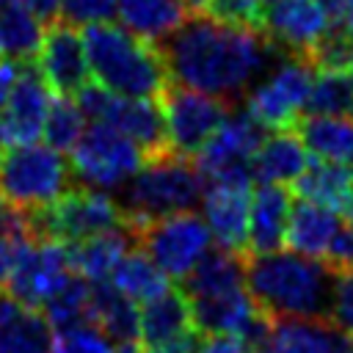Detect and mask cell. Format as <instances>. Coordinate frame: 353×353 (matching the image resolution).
I'll use <instances>...</instances> for the list:
<instances>
[{
  "label": "cell",
  "instance_id": "6da1fadb",
  "mask_svg": "<svg viewBox=\"0 0 353 353\" xmlns=\"http://www.w3.org/2000/svg\"><path fill=\"white\" fill-rule=\"evenodd\" d=\"M276 44L254 30L223 25L207 14H193L163 44V61L174 85L234 102L265 72Z\"/></svg>",
  "mask_w": 353,
  "mask_h": 353
},
{
  "label": "cell",
  "instance_id": "7a4b0ae2",
  "mask_svg": "<svg viewBox=\"0 0 353 353\" xmlns=\"http://www.w3.org/2000/svg\"><path fill=\"white\" fill-rule=\"evenodd\" d=\"M336 273L295 251L245 256V290L270 320H328Z\"/></svg>",
  "mask_w": 353,
  "mask_h": 353
},
{
  "label": "cell",
  "instance_id": "3957f363",
  "mask_svg": "<svg viewBox=\"0 0 353 353\" xmlns=\"http://www.w3.org/2000/svg\"><path fill=\"white\" fill-rule=\"evenodd\" d=\"M88 69L105 91L130 99H160L171 85L157 44L132 36L121 25H91L83 33Z\"/></svg>",
  "mask_w": 353,
  "mask_h": 353
},
{
  "label": "cell",
  "instance_id": "277c9868",
  "mask_svg": "<svg viewBox=\"0 0 353 353\" xmlns=\"http://www.w3.org/2000/svg\"><path fill=\"white\" fill-rule=\"evenodd\" d=\"M204 199V179L193 160L179 157L174 152L146 160L143 168L124 185L121 190V212L124 226L138 234L146 223L193 212V207Z\"/></svg>",
  "mask_w": 353,
  "mask_h": 353
},
{
  "label": "cell",
  "instance_id": "5b68a950",
  "mask_svg": "<svg viewBox=\"0 0 353 353\" xmlns=\"http://www.w3.org/2000/svg\"><path fill=\"white\" fill-rule=\"evenodd\" d=\"M72 185V168L50 146H11L0 157V199L22 215L55 204Z\"/></svg>",
  "mask_w": 353,
  "mask_h": 353
},
{
  "label": "cell",
  "instance_id": "8992f818",
  "mask_svg": "<svg viewBox=\"0 0 353 353\" xmlns=\"http://www.w3.org/2000/svg\"><path fill=\"white\" fill-rule=\"evenodd\" d=\"M25 218L33 240H52L63 245H74L88 237L124 229L121 204L113 201L108 193L85 185L69 188L55 204L28 212Z\"/></svg>",
  "mask_w": 353,
  "mask_h": 353
},
{
  "label": "cell",
  "instance_id": "52a82bcc",
  "mask_svg": "<svg viewBox=\"0 0 353 353\" xmlns=\"http://www.w3.org/2000/svg\"><path fill=\"white\" fill-rule=\"evenodd\" d=\"M77 108L94 124H108L121 135H127L146 154V160H154L171 152L160 99L116 97L102 85L88 83L77 97Z\"/></svg>",
  "mask_w": 353,
  "mask_h": 353
},
{
  "label": "cell",
  "instance_id": "ba28073f",
  "mask_svg": "<svg viewBox=\"0 0 353 353\" xmlns=\"http://www.w3.org/2000/svg\"><path fill=\"white\" fill-rule=\"evenodd\" d=\"M262 141V127L245 110H234L193 163L210 188H251L254 154Z\"/></svg>",
  "mask_w": 353,
  "mask_h": 353
},
{
  "label": "cell",
  "instance_id": "9c48e42d",
  "mask_svg": "<svg viewBox=\"0 0 353 353\" xmlns=\"http://www.w3.org/2000/svg\"><path fill=\"white\" fill-rule=\"evenodd\" d=\"M143 163L146 154L127 135L108 124H91L72 149V171L85 188L94 190H124Z\"/></svg>",
  "mask_w": 353,
  "mask_h": 353
},
{
  "label": "cell",
  "instance_id": "30bf717a",
  "mask_svg": "<svg viewBox=\"0 0 353 353\" xmlns=\"http://www.w3.org/2000/svg\"><path fill=\"white\" fill-rule=\"evenodd\" d=\"M314 63L298 55L284 58L265 80H259L245 97V113L268 130H295L301 119V108H306L312 83H314Z\"/></svg>",
  "mask_w": 353,
  "mask_h": 353
},
{
  "label": "cell",
  "instance_id": "8fae6325",
  "mask_svg": "<svg viewBox=\"0 0 353 353\" xmlns=\"http://www.w3.org/2000/svg\"><path fill=\"white\" fill-rule=\"evenodd\" d=\"M210 240L212 234L196 212H179L152 221L135 234L141 251L168 279H179V281H185L193 273V268L207 256Z\"/></svg>",
  "mask_w": 353,
  "mask_h": 353
},
{
  "label": "cell",
  "instance_id": "7c38bea8",
  "mask_svg": "<svg viewBox=\"0 0 353 353\" xmlns=\"http://www.w3.org/2000/svg\"><path fill=\"white\" fill-rule=\"evenodd\" d=\"M160 108L165 116V132H168L171 152L188 160L199 157V152L210 143V138L221 130V124L232 113L229 102L174 85V83L160 97Z\"/></svg>",
  "mask_w": 353,
  "mask_h": 353
},
{
  "label": "cell",
  "instance_id": "4fadbf2b",
  "mask_svg": "<svg viewBox=\"0 0 353 353\" xmlns=\"http://www.w3.org/2000/svg\"><path fill=\"white\" fill-rule=\"evenodd\" d=\"M50 105H52L50 88L41 80L39 69L17 66L14 83L0 108V143H8V146L33 143L44 130Z\"/></svg>",
  "mask_w": 353,
  "mask_h": 353
},
{
  "label": "cell",
  "instance_id": "5bb4252c",
  "mask_svg": "<svg viewBox=\"0 0 353 353\" xmlns=\"http://www.w3.org/2000/svg\"><path fill=\"white\" fill-rule=\"evenodd\" d=\"M39 74L47 83V88L55 91L61 99L80 97V91L88 85L91 69L83 36L63 19L44 30L39 50Z\"/></svg>",
  "mask_w": 353,
  "mask_h": 353
},
{
  "label": "cell",
  "instance_id": "9a60e30c",
  "mask_svg": "<svg viewBox=\"0 0 353 353\" xmlns=\"http://www.w3.org/2000/svg\"><path fill=\"white\" fill-rule=\"evenodd\" d=\"M72 276L69 248L52 240H33L22 254L14 276L8 279L6 290L19 303L36 309L50 301V295Z\"/></svg>",
  "mask_w": 353,
  "mask_h": 353
},
{
  "label": "cell",
  "instance_id": "2e32d148",
  "mask_svg": "<svg viewBox=\"0 0 353 353\" xmlns=\"http://www.w3.org/2000/svg\"><path fill=\"white\" fill-rule=\"evenodd\" d=\"M328 33V17L317 0H273L265 11V36L290 55L312 61Z\"/></svg>",
  "mask_w": 353,
  "mask_h": 353
},
{
  "label": "cell",
  "instance_id": "e0dca14e",
  "mask_svg": "<svg viewBox=\"0 0 353 353\" xmlns=\"http://www.w3.org/2000/svg\"><path fill=\"white\" fill-rule=\"evenodd\" d=\"M201 212L218 248L248 256L251 188H207L201 199Z\"/></svg>",
  "mask_w": 353,
  "mask_h": 353
},
{
  "label": "cell",
  "instance_id": "ac0fdd59",
  "mask_svg": "<svg viewBox=\"0 0 353 353\" xmlns=\"http://www.w3.org/2000/svg\"><path fill=\"white\" fill-rule=\"evenodd\" d=\"M292 196L281 185H259L251 193L248 215V256L281 251L287 237V221L292 210Z\"/></svg>",
  "mask_w": 353,
  "mask_h": 353
},
{
  "label": "cell",
  "instance_id": "d6986e66",
  "mask_svg": "<svg viewBox=\"0 0 353 353\" xmlns=\"http://www.w3.org/2000/svg\"><path fill=\"white\" fill-rule=\"evenodd\" d=\"M52 325L39 309H30L0 292V353H52Z\"/></svg>",
  "mask_w": 353,
  "mask_h": 353
},
{
  "label": "cell",
  "instance_id": "ffe728a7",
  "mask_svg": "<svg viewBox=\"0 0 353 353\" xmlns=\"http://www.w3.org/2000/svg\"><path fill=\"white\" fill-rule=\"evenodd\" d=\"M342 218L339 212L295 199L292 210H290V221H287V237L284 243L290 245V251L303 254L309 259H325L334 237L342 232Z\"/></svg>",
  "mask_w": 353,
  "mask_h": 353
},
{
  "label": "cell",
  "instance_id": "44dd1931",
  "mask_svg": "<svg viewBox=\"0 0 353 353\" xmlns=\"http://www.w3.org/2000/svg\"><path fill=\"white\" fill-rule=\"evenodd\" d=\"M193 331L196 328L190 317V301L182 290L171 287L160 298L141 306V342L149 350H163Z\"/></svg>",
  "mask_w": 353,
  "mask_h": 353
},
{
  "label": "cell",
  "instance_id": "7402d4cb",
  "mask_svg": "<svg viewBox=\"0 0 353 353\" xmlns=\"http://www.w3.org/2000/svg\"><path fill=\"white\" fill-rule=\"evenodd\" d=\"M309 165L306 146L295 130H276L265 135L254 154V179L262 185H295Z\"/></svg>",
  "mask_w": 353,
  "mask_h": 353
},
{
  "label": "cell",
  "instance_id": "603a6c76",
  "mask_svg": "<svg viewBox=\"0 0 353 353\" xmlns=\"http://www.w3.org/2000/svg\"><path fill=\"white\" fill-rule=\"evenodd\" d=\"M256 306L248 295V290H232L223 295H212V298H196L190 301V317H193V328L204 336H218V334H229L237 336L248 328V323L256 317Z\"/></svg>",
  "mask_w": 353,
  "mask_h": 353
},
{
  "label": "cell",
  "instance_id": "cb8c5ba5",
  "mask_svg": "<svg viewBox=\"0 0 353 353\" xmlns=\"http://www.w3.org/2000/svg\"><path fill=\"white\" fill-rule=\"evenodd\" d=\"M347 336L331 320H273L262 353H345Z\"/></svg>",
  "mask_w": 353,
  "mask_h": 353
},
{
  "label": "cell",
  "instance_id": "d4e9b609",
  "mask_svg": "<svg viewBox=\"0 0 353 353\" xmlns=\"http://www.w3.org/2000/svg\"><path fill=\"white\" fill-rule=\"evenodd\" d=\"M132 243H135V234L124 226V229H116V232L88 237V240L74 243V245H66L72 273L83 276L88 284L110 281L116 265L127 256V251H132Z\"/></svg>",
  "mask_w": 353,
  "mask_h": 353
},
{
  "label": "cell",
  "instance_id": "484cf974",
  "mask_svg": "<svg viewBox=\"0 0 353 353\" xmlns=\"http://www.w3.org/2000/svg\"><path fill=\"white\" fill-rule=\"evenodd\" d=\"M91 320L113 347L124 342H141V309H135V303L110 281L91 284Z\"/></svg>",
  "mask_w": 353,
  "mask_h": 353
},
{
  "label": "cell",
  "instance_id": "4316f807",
  "mask_svg": "<svg viewBox=\"0 0 353 353\" xmlns=\"http://www.w3.org/2000/svg\"><path fill=\"white\" fill-rule=\"evenodd\" d=\"M295 135L317 160L350 165L353 163V119L350 116H301Z\"/></svg>",
  "mask_w": 353,
  "mask_h": 353
},
{
  "label": "cell",
  "instance_id": "83f0119b",
  "mask_svg": "<svg viewBox=\"0 0 353 353\" xmlns=\"http://www.w3.org/2000/svg\"><path fill=\"white\" fill-rule=\"evenodd\" d=\"M116 14L124 30L157 47L185 22V8L179 0H119Z\"/></svg>",
  "mask_w": 353,
  "mask_h": 353
},
{
  "label": "cell",
  "instance_id": "f1b7e54d",
  "mask_svg": "<svg viewBox=\"0 0 353 353\" xmlns=\"http://www.w3.org/2000/svg\"><path fill=\"white\" fill-rule=\"evenodd\" d=\"M245 287V256H237L223 248L207 251V256L193 268V273L182 281V292L188 301L196 298H212L232 290Z\"/></svg>",
  "mask_w": 353,
  "mask_h": 353
},
{
  "label": "cell",
  "instance_id": "f546056e",
  "mask_svg": "<svg viewBox=\"0 0 353 353\" xmlns=\"http://www.w3.org/2000/svg\"><path fill=\"white\" fill-rule=\"evenodd\" d=\"M295 193L303 201L328 207L334 212H347V207L353 204V171L350 165L309 160L306 171L295 182Z\"/></svg>",
  "mask_w": 353,
  "mask_h": 353
},
{
  "label": "cell",
  "instance_id": "4dcf8cb0",
  "mask_svg": "<svg viewBox=\"0 0 353 353\" xmlns=\"http://www.w3.org/2000/svg\"><path fill=\"white\" fill-rule=\"evenodd\" d=\"M41 25L19 0H0V61L8 66H28L41 50Z\"/></svg>",
  "mask_w": 353,
  "mask_h": 353
},
{
  "label": "cell",
  "instance_id": "1f68e13d",
  "mask_svg": "<svg viewBox=\"0 0 353 353\" xmlns=\"http://www.w3.org/2000/svg\"><path fill=\"white\" fill-rule=\"evenodd\" d=\"M110 284L127 295L132 303H149L154 298H160L163 292H168V276L141 251V248H132L127 251V256L116 265L113 276H110Z\"/></svg>",
  "mask_w": 353,
  "mask_h": 353
},
{
  "label": "cell",
  "instance_id": "d6a6232c",
  "mask_svg": "<svg viewBox=\"0 0 353 353\" xmlns=\"http://www.w3.org/2000/svg\"><path fill=\"white\" fill-rule=\"evenodd\" d=\"M44 317L58 334H69L77 328L94 325L91 320V284L72 273L44 303Z\"/></svg>",
  "mask_w": 353,
  "mask_h": 353
},
{
  "label": "cell",
  "instance_id": "836d02e7",
  "mask_svg": "<svg viewBox=\"0 0 353 353\" xmlns=\"http://www.w3.org/2000/svg\"><path fill=\"white\" fill-rule=\"evenodd\" d=\"M306 110L309 116H347L353 110V72L320 69L314 74Z\"/></svg>",
  "mask_w": 353,
  "mask_h": 353
},
{
  "label": "cell",
  "instance_id": "e575fe53",
  "mask_svg": "<svg viewBox=\"0 0 353 353\" xmlns=\"http://www.w3.org/2000/svg\"><path fill=\"white\" fill-rule=\"evenodd\" d=\"M85 127H83V113L80 108L72 102V99H55L50 105V113H47V121H44V141L52 152H69L77 146V141L83 138Z\"/></svg>",
  "mask_w": 353,
  "mask_h": 353
},
{
  "label": "cell",
  "instance_id": "d590c367",
  "mask_svg": "<svg viewBox=\"0 0 353 353\" xmlns=\"http://www.w3.org/2000/svg\"><path fill=\"white\" fill-rule=\"evenodd\" d=\"M265 11H268L265 0H212V6L207 8V17L223 25L265 36Z\"/></svg>",
  "mask_w": 353,
  "mask_h": 353
},
{
  "label": "cell",
  "instance_id": "8d00e7d4",
  "mask_svg": "<svg viewBox=\"0 0 353 353\" xmlns=\"http://www.w3.org/2000/svg\"><path fill=\"white\" fill-rule=\"evenodd\" d=\"M119 0H61V17L66 25H105L116 17Z\"/></svg>",
  "mask_w": 353,
  "mask_h": 353
},
{
  "label": "cell",
  "instance_id": "74e56055",
  "mask_svg": "<svg viewBox=\"0 0 353 353\" xmlns=\"http://www.w3.org/2000/svg\"><path fill=\"white\" fill-rule=\"evenodd\" d=\"M328 320L345 334L353 336V273H336Z\"/></svg>",
  "mask_w": 353,
  "mask_h": 353
},
{
  "label": "cell",
  "instance_id": "f35d334b",
  "mask_svg": "<svg viewBox=\"0 0 353 353\" xmlns=\"http://www.w3.org/2000/svg\"><path fill=\"white\" fill-rule=\"evenodd\" d=\"M52 353H116V350L94 325H88V328H77V331L61 334L55 339Z\"/></svg>",
  "mask_w": 353,
  "mask_h": 353
},
{
  "label": "cell",
  "instance_id": "ab89813d",
  "mask_svg": "<svg viewBox=\"0 0 353 353\" xmlns=\"http://www.w3.org/2000/svg\"><path fill=\"white\" fill-rule=\"evenodd\" d=\"M33 243L30 232H11L0 237V287L8 284V279L14 276L22 254L28 251V245Z\"/></svg>",
  "mask_w": 353,
  "mask_h": 353
},
{
  "label": "cell",
  "instance_id": "60d3db41",
  "mask_svg": "<svg viewBox=\"0 0 353 353\" xmlns=\"http://www.w3.org/2000/svg\"><path fill=\"white\" fill-rule=\"evenodd\" d=\"M323 262L334 273H353V229L350 226H342V232L334 237Z\"/></svg>",
  "mask_w": 353,
  "mask_h": 353
},
{
  "label": "cell",
  "instance_id": "b9f144b4",
  "mask_svg": "<svg viewBox=\"0 0 353 353\" xmlns=\"http://www.w3.org/2000/svg\"><path fill=\"white\" fill-rule=\"evenodd\" d=\"M328 17V28L353 33V0H317Z\"/></svg>",
  "mask_w": 353,
  "mask_h": 353
},
{
  "label": "cell",
  "instance_id": "7bdbcfd3",
  "mask_svg": "<svg viewBox=\"0 0 353 353\" xmlns=\"http://www.w3.org/2000/svg\"><path fill=\"white\" fill-rule=\"evenodd\" d=\"M25 8H28V14L39 22V25H55V22H61L58 17H61V0H19Z\"/></svg>",
  "mask_w": 353,
  "mask_h": 353
},
{
  "label": "cell",
  "instance_id": "ee69618b",
  "mask_svg": "<svg viewBox=\"0 0 353 353\" xmlns=\"http://www.w3.org/2000/svg\"><path fill=\"white\" fill-rule=\"evenodd\" d=\"M199 353H245L243 342L237 336L229 334H218V336H207L199 345Z\"/></svg>",
  "mask_w": 353,
  "mask_h": 353
},
{
  "label": "cell",
  "instance_id": "f6af8a7d",
  "mask_svg": "<svg viewBox=\"0 0 353 353\" xmlns=\"http://www.w3.org/2000/svg\"><path fill=\"white\" fill-rule=\"evenodd\" d=\"M11 232H30L28 229V218L19 210H14L11 204H6L0 199V237L3 234H11Z\"/></svg>",
  "mask_w": 353,
  "mask_h": 353
},
{
  "label": "cell",
  "instance_id": "bcb514c9",
  "mask_svg": "<svg viewBox=\"0 0 353 353\" xmlns=\"http://www.w3.org/2000/svg\"><path fill=\"white\" fill-rule=\"evenodd\" d=\"M14 72H17V66L0 63V108H3V102H6V97H8V88H11V83H14Z\"/></svg>",
  "mask_w": 353,
  "mask_h": 353
},
{
  "label": "cell",
  "instance_id": "7dc6e473",
  "mask_svg": "<svg viewBox=\"0 0 353 353\" xmlns=\"http://www.w3.org/2000/svg\"><path fill=\"white\" fill-rule=\"evenodd\" d=\"M179 3H182V8L190 11V14H207V8L212 6V0H179Z\"/></svg>",
  "mask_w": 353,
  "mask_h": 353
},
{
  "label": "cell",
  "instance_id": "c3c4849f",
  "mask_svg": "<svg viewBox=\"0 0 353 353\" xmlns=\"http://www.w3.org/2000/svg\"><path fill=\"white\" fill-rule=\"evenodd\" d=\"M347 221H350V229H353V204L347 207Z\"/></svg>",
  "mask_w": 353,
  "mask_h": 353
},
{
  "label": "cell",
  "instance_id": "681fc988",
  "mask_svg": "<svg viewBox=\"0 0 353 353\" xmlns=\"http://www.w3.org/2000/svg\"><path fill=\"white\" fill-rule=\"evenodd\" d=\"M345 353H353V336H347V347H345Z\"/></svg>",
  "mask_w": 353,
  "mask_h": 353
},
{
  "label": "cell",
  "instance_id": "f907efd6",
  "mask_svg": "<svg viewBox=\"0 0 353 353\" xmlns=\"http://www.w3.org/2000/svg\"><path fill=\"white\" fill-rule=\"evenodd\" d=\"M347 69H350V72H353V55H350V66H347Z\"/></svg>",
  "mask_w": 353,
  "mask_h": 353
},
{
  "label": "cell",
  "instance_id": "816d5d0a",
  "mask_svg": "<svg viewBox=\"0 0 353 353\" xmlns=\"http://www.w3.org/2000/svg\"><path fill=\"white\" fill-rule=\"evenodd\" d=\"M0 154H3V152H0Z\"/></svg>",
  "mask_w": 353,
  "mask_h": 353
}]
</instances>
